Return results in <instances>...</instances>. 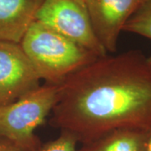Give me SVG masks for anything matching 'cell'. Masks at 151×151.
<instances>
[{
    "label": "cell",
    "instance_id": "obj_8",
    "mask_svg": "<svg viewBox=\"0 0 151 151\" xmlns=\"http://www.w3.org/2000/svg\"><path fill=\"white\" fill-rule=\"evenodd\" d=\"M150 130L124 128L113 130L77 151H147Z\"/></svg>",
    "mask_w": 151,
    "mask_h": 151
},
{
    "label": "cell",
    "instance_id": "obj_2",
    "mask_svg": "<svg viewBox=\"0 0 151 151\" xmlns=\"http://www.w3.org/2000/svg\"><path fill=\"white\" fill-rule=\"evenodd\" d=\"M40 79L60 86L73 73L98 57L81 45L39 21L29 28L20 42Z\"/></svg>",
    "mask_w": 151,
    "mask_h": 151
},
{
    "label": "cell",
    "instance_id": "obj_13",
    "mask_svg": "<svg viewBox=\"0 0 151 151\" xmlns=\"http://www.w3.org/2000/svg\"><path fill=\"white\" fill-rule=\"evenodd\" d=\"M148 62H149V64H150V65L151 67V55L148 57Z\"/></svg>",
    "mask_w": 151,
    "mask_h": 151
},
{
    "label": "cell",
    "instance_id": "obj_10",
    "mask_svg": "<svg viewBox=\"0 0 151 151\" xmlns=\"http://www.w3.org/2000/svg\"><path fill=\"white\" fill-rule=\"evenodd\" d=\"M77 142L71 134L60 131V135L57 139L42 144L38 151H77L76 148Z\"/></svg>",
    "mask_w": 151,
    "mask_h": 151
},
{
    "label": "cell",
    "instance_id": "obj_11",
    "mask_svg": "<svg viewBox=\"0 0 151 151\" xmlns=\"http://www.w3.org/2000/svg\"><path fill=\"white\" fill-rule=\"evenodd\" d=\"M0 151H21L15 146L5 142H0Z\"/></svg>",
    "mask_w": 151,
    "mask_h": 151
},
{
    "label": "cell",
    "instance_id": "obj_1",
    "mask_svg": "<svg viewBox=\"0 0 151 151\" xmlns=\"http://www.w3.org/2000/svg\"><path fill=\"white\" fill-rule=\"evenodd\" d=\"M50 124L82 145L124 128L151 129V67L139 50L98 58L60 85Z\"/></svg>",
    "mask_w": 151,
    "mask_h": 151
},
{
    "label": "cell",
    "instance_id": "obj_12",
    "mask_svg": "<svg viewBox=\"0 0 151 151\" xmlns=\"http://www.w3.org/2000/svg\"><path fill=\"white\" fill-rule=\"evenodd\" d=\"M147 151H151V129L149 132L148 143H147Z\"/></svg>",
    "mask_w": 151,
    "mask_h": 151
},
{
    "label": "cell",
    "instance_id": "obj_7",
    "mask_svg": "<svg viewBox=\"0 0 151 151\" xmlns=\"http://www.w3.org/2000/svg\"><path fill=\"white\" fill-rule=\"evenodd\" d=\"M45 0H0V40L19 44Z\"/></svg>",
    "mask_w": 151,
    "mask_h": 151
},
{
    "label": "cell",
    "instance_id": "obj_9",
    "mask_svg": "<svg viewBox=\"0 0 151 151\" xmlns=\"http://www.w3.org/2000/svg\"><path fill=\"white\" fill-rule=\"evenodd\" d=\"M123 31L134 33L151 40V0H142Z\"/></svg>",
    "mask_w": 151,
    "mask_h": 151
},
{
    "label": "cell",
    "instance_id": "obj_3",
    "mask_svg": "<svg viewBox=\"0 0 151 151\" xmlns=\"http://www.w3.org/2000/svg\"><path fill=\"white\" fill-rule=\"evenodd\" d=\"M60 86L45 84L14 103L0 106V142L21 151H38L42 143L35 130L44 124L58 101Z\"/></svg>",
    "mask_w": 151,
    "mask_h": 151
},
{
    "label": "cell",
    "instance_id": "obj_5",
    "mask_svg": "<svg viewBox=\"0 0 151 151\" xmlns=\"http://www.w3.org/2000/svg\"><path fill=\"white\" fill-rule=\"evenodd\" d=\"M40 80L20 44L0 40V106L37 89Z\"/></svg>",
    "mask_w": 151,
    "mask_h": 151
},
{
    "label": "cell",
    "instance_id": "obj_6",
    "mask_svg": "<svg viewBox=\"0 0 151 151\" xmlns=\"http://www.w3.org/2000/svg\"><path fill=\"white\" fill-rule=\"evenodd\" d=\"M142 0H83L96 36L107 52L117 50L121 31Z\"/></svg>",
    "mask_w": 151,
    "mask_h": 151
},
{
    "label": "cell",
    "instance_id": "obj_4",
    "mask_svg": "<svg viewBox=\"0 0 151 151\" xmlns=\"http://www.w3.org/2000/svg\"><path fill=\"white\" fill-rule=\"evenodd\" d=\"M36 21L55 29L97 56L108 55L98 40L83 0H45Z\"/></svg>",
    "mask_w": 151,
    "mask_h": 151
}]
</instances>
